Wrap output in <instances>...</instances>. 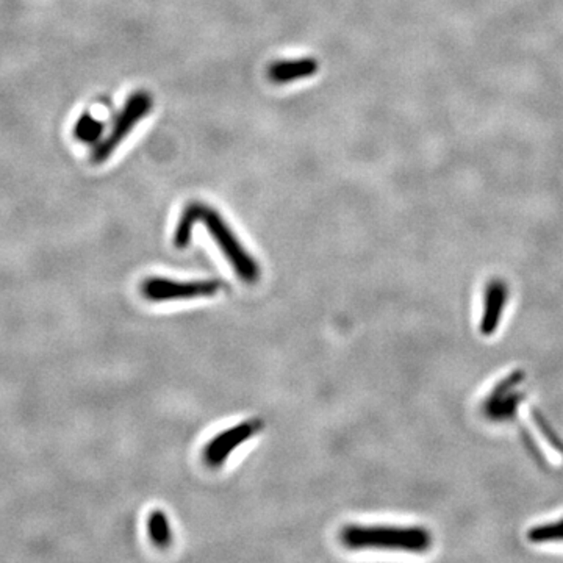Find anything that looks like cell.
Instances as JSON below:
<instances>
[{
  "label": "cell",
  "instance_id": "1",
  "mask_svg": "<svg viewBox=\"0 0 563 563\" xmlns=\"http://www.w3.org/2000/svg\"><path fill=\"white\" fill-rule=\"evenodd\" d=\"M349 550H397L426 552L432 546V533L426 527L360 526L349 525L340 533Z\"/></svg>",
  "mask_w": 563,
  "mask_h": 563
},
{
  "label": "cell",
  "instance_id": "2",
  "mask_svg": "<svg viewBox=\"0 0 563 563\" xmlns=\"http://www.w3.org/2000/svg\"><path fill=\"white\" fill-rule=\"evenodd\" d=\"M199 223H204L205 229L209 230L213 242L217 243L218 248L229 260L230 267L234 268V271L243 282L255 284L260 279L259 263L243 246L234 230L230 229L227 221H224V218L219 215V211L199 202Z\"/></svg>",
  "mask_w": 563,
  "mask_h": 563
},
{
  "label": "cell",
  "instance_id": "3",
  "mask_svg": "<svg viewBox=\"0 0 563 563\" xmlns=\"http://www.w3.org/2000/svg\"><path fill=\"white\" fill-rule=\"evenodd\" d=\"M154 108L152 94L148 91H137L125 100L124 107L116 115L110 131L102 141L98 142L91 154V161L94 165H102L112 157L116 149L123 144L124 140L131 135L132 131L148 116Z\"/></svg>",
  "mask_w": 563,
  "mask_h": 563
},
{
  "label": "cell",
  "instance_id": "4",
  "mask_svg": "<svg viewBox=\"0 0 563 563\" xmlns=\"http://www.w3.org/2000/svg\"><path fill=\"white\" fill-rule=\"evenodd\" d=\"M223 288V282L218 279L171 280L149 277L141 284L142 296L152 303L215 296Z\"/></svg>",
  "mask_w": 563,
  "mask_h": 563
},
{
  "label": "cell",
  "instance_id": "5",
  "mask_svg": "<svg viewBox=\"0 0 563 563\" xmlns=\"http://www.w3.org/2000/svg\"><path fill=\"white\" fill-rule=\"evenodd\" d=\"M263 427H265V422L259 418H254V420L240 422L218 433L204 446L202 456H204L205 464L210 468L223 466L224 462L230 457V454L235 451L238 446L252 439L254 435L260 432Z\"/></svg>",
  "mask_w": 563,
  "mask_h": 563
},
{
  "label": "cell",
  "instance_id": "6",
  "mask_svg": "<svg viewBox=\"0 0 563 563\" xmlns=\"http://www.w3.org/2000/svg\"><path fill=\"white\" fill-rule=\"evenodd\" d=\"M508 286L502 279L490 280L483 291L482 318L479 322L481 334L485 337L495 334L501 324L502 313L508 305Z\"/></svg>",
  "mask_w": 563,
  "mask_h": 563
},
{
  "label": "cell",
  "instance_id": "7",
  "mask_svg": "<svg viewBox=\"0 0 563 563\" xmlns=\"http://www.w3.org/2000/svg\"><path fill=\"white\" fill-rule=\"evenodd\" d=\"M320 64L315 58H299V60H282L276 62L268 68V79L277 85L291 83V81L309 79L315 75Z\"/></svg>",
  "mask_w": 563,
  "mask_h": 563
},
{
  "label": "cell",
  "instance_id": "8",
  "mask_svg": "<svg viewBox=\"0 0 563 563\" xmlns=\"http://www.w3.org/2000/svg\"><path fill=\"white\" fill-rule=\"evenodd\" d=\"M525 399V393L515 390L508 393L501 399L496 401H485L483 403V414L491 422H508L516 415V410Z\"/></svg>",
  "mask_w": 563,
  "mask_h": 563
},
{
  "label": "cell",
  "instance_id": "9",
  "mask_svg": "<svg viewBox=\"0 0 563 563\" xmlns=\"http://www.w3.org/2000/svg\"><path fill=\"white\" fill-rule=\"evenodd\" d=\"M148 533L152 543L157 548H169L173 543V531H171V523L167 520L166 514L163 510L155 508L148 516Z\"/></svg>",
  "mask_w": 563,
  "mask_h": 563
},
{
  "label": "cell",
  "instance_id": "10",
  "mask_svg": "<svg viewBox=\"0 0 563 563\" xmlns=\"http://www.w3.org/2000/svg\"><path fill=\"white\" fill-rule=\"evenodd\" d=\"M199 224V202L186 205L177 227L174 230L173 244L177 249H185L192 243V229Z\"/></svg>",
  "mask_w": 563,
  "mask_h": 563
},
{
  "label": "cell",
  "instance_id": "11",
  "mask_svg": "<svg viewBox=\"0 0 563 563\" xmlns=\"http://www.w3.org/2000/svg\"><path fill=\"white\" fill-rule=\"evenodd\" d=\"M104 132H106V124L99 119L94 118L91 113L87 112L77 119L74 129H73V135L77 141L91 144V142L100 141Z\"/></svg>",
  "mask_w": 563,
  "mask_h": 563
},
{
  "label": "cell",
  "instance_id": "12",
  "mask_svg": "<svg viewBox=\"0 0 563 563\" xmlns=\"http://www.w3.org/2000/svg\"><path fill=\"white\" fill-rule=\"evenodd\" d=\"M527 540L531 543L543 545V543H562L563 542V518L552 523H545L533 526L527 531Z\"/></svg>",
  "mask_w": 563,
  "mask_h": 563
},
{
  "label": "cell",
  "instance_id": "13",
  "mask_svg": "<svg viewBox=\"0 0 563 563\" xmlns=\"http://www.w3.org/2000/svg\"><path fill=\"white\" fill-rule=\"evenodd\" d=\"M533 422H535V424L539 427L540 432L545 437L546 441H548L560 456H563V441L559 439V435L554 432V429L548 424L545 416L542 415L539 410H533Z\"/></svg>",
  "mask_w": 563,
  "mask_h": 563
}]
</instances>
